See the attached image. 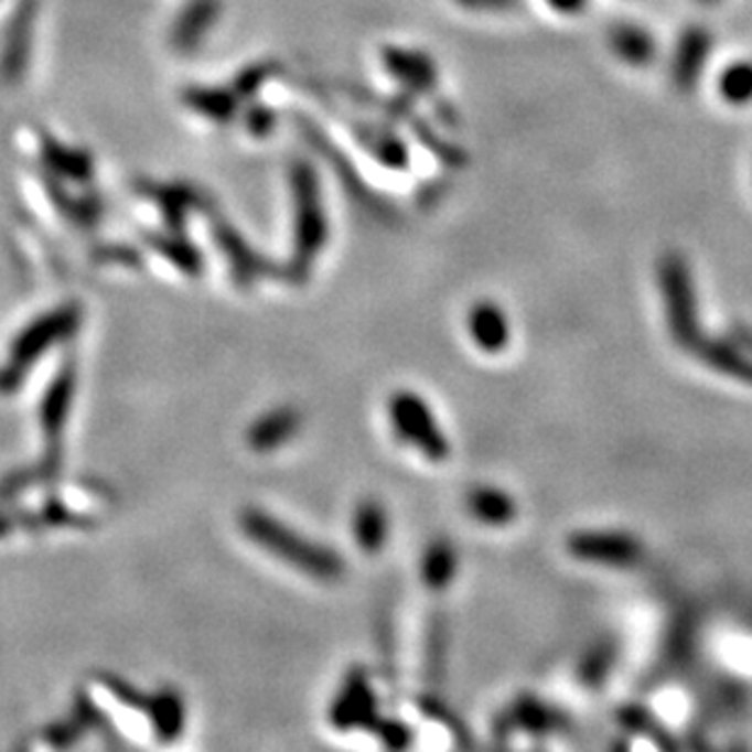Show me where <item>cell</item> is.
I'll use <instances>...</instances> for the list:
<instances>
[{"label": "cell", "mask_w": 752, "mask_h": 752, "mask_svg": "<svg viewBox=\"0 0 752 752\" xmlns=\"http://www.w3.org/2000/svg\"><path fill=\"white\" fill-rule=\"evenodd\" d=\"M378 719V701L363 673H354L341 687L332 707V723L344 731L354 728H373Z\"/></svg>", "instance_id": "7"}, {"label": "cell", "mask_w": 752, "mask_h": 752, "mask_svg": "<svg viewBox=\"0 0 752 752\" xmlns=\"http://www.w3.org/2000/svg\"><path fill=\"white\" fill-rule=\"evenodd\" d=\"M468 332L473 336L475 346L485 354H499V351L507 348L512 329L509 320L499 304L483 300L477 302L473 310L468 314Z\"/></svg>", "instance_id": "9"}, {"label": "cell", "mask_w": 752, "mask_h": 752, "mask_svg": "<svg viewBox=\"0 0 752 752\" xmlns=\"http://www.w3.org/2000/svg\"><path fill=\"white\" fill-rule=\"evenodd\" d=\"M390 419L397 437L427 455L429 461L441 463L451 453V443L439 429L431 407L412 390H399L390 397Z\"/></svg>", "instance_id": "4"}, {"label": "cell", "mask_w": 752, "mask_h": 752, "mask_svg": "<svg viewBox=\"0 0 752 752\" xmlns=\"http://www.w3.org/2000/svg\"><path fill=\"white\" fill-rule=\"evenodd\" d=\"M458 570V556L451 540L439 538L429 544L421 558V580H425L431 590H445L455 578Z\"/></svg>", "instance_id": "17"}, {"label": "cell", "mask_w": 752, "mask_h": 752, "mask_svg": "<svg viewBox=\"0 0 752 752\" xmlns=\"http://www.w3.org/2000/svg\"><path fill=\"white\" fill-rule=\"evenodd\" d=\"M354 534L356 544L366 554H378V550L387 544V534H390V522H387V512L378 499H363L354 514Z\"/></svg>", "instance_id": "15"}, {"label": "cell", "mask_w": 752, "mask_h": 752, "mask_svg": "<svg viewBox=\"0 0 752 752\" xmlns=\"http://www.w3.org/2000/svg\"><path fill=\"white\" fill-rule=\"evenodd\" d=\"M76 324H78V310L64 308V310H56L52 314L42 316L40 322H34L30 329H25L13 346V358H10V366L3 373V385L15 387L20 375L25 373L30 363L34 358H40L46 348L56 344V341H62L64 336L72 334Z\"/></svg>", "instance_id": "5"}, {"label": "cell", "mask_w": 752, "mask_h": 752, "mask_svg": "<svg viewBox=\"0 0 752 752\" xmlns=\"http://www.w3.org/2000/svg\"><path fill=\"white\" fill-rule=\"evenodd\" d=\"M300 425H302V417H300L298 409H292V407L273 409V412L264 415L249 429V433H246V439L249 441L246 443H249L251 449L258 453L276 451L278 445H283L286 441L296 437Z\"/></svg>", "instance_id": "12"}, {"label": "cell", "mask_w": 752, "mask_h": 752, "mask_svg": "<svg viewBox=\"0 0 752 752\" xmlns=\"http://www.w3.org/2000/svg\"><path fill=\"white\" fill-rule=\"evenodd\" d=\"M458 3L473 10H509L519 3V0H458Z\"/></svg>", "instance_id": "23"}, {"label": "cell", "mask_w": 752, "mask_h": 752, "mask_svg": "<svg viewBox=\"0 0 752 752\" xmlns=\"http://www.w3.org/2000/svg\"><path fill=\"white\" fill-rule=\"evenodd\" d=\"M375 728L380 731V738L385 740L390 748H402L409 745V740H412V733H409V728L399 721H385V723H375Z\"/></svg>", "instance_id": "22"}, {"label": "cell", "mask_w": 752, "mask_h": 752, "mask_svg": "<svg viewBox=\"0 0 752 752\" xmlns=\"http://www.w3.org/2000/svg\"><path fill=\"white\" fill-rule=\"evenodd\" d=\"M701 3H709L711 6V3H719V0H701Z\"/></svg>", "instance_id": "25"}, {"label": "cell", "mask_w": 752, "mask_h": 752, "mask_svg": "<svg viewBox=\"0 0 752 752\" xmlns=\"http://www.w3.org/2000/svg\"><path fill=\"white\" fill-rule=\"evenodd\" d=\"M609 46L621 62H626L631 66H648L657 54L653 34L641 25H633V22H619V25L611 28Z\"/></svg>", "instance_id": "13"}, {"label": "cell", "mask_w": 752, "mask_h": 752, "mask_svg": "<svg viewBox=\"0 0 752 752\" xmlns=\"http://www.w3.org/2000/svg\"><path fill=\"white\" fill-rule=\"evenodd\" d=\"M383 64L387 74L409 90H429L437 84V66L431 56L415 50H385Z\"/></svg>", "instance_id": "11"}, {"label": "cell", "mask_w": 752, "mask_h": 752, "mask_svg": "<svg viewBox=\"0 0 752 752\" xmlns=\"http://www.w3.org/2000/svg\"><path fill=\"white\" fill-rule=\"evenodd\" d=\"M657 276H660L669 334L677 341V346L691 351L703 334L699 326V308L689 264L681 254L669 251L663 256Z\"/></svg>", "instance_id": "2"}, {"label": "cell", "mask_w": 752, "mask_h": 752, "mask_svg": "<svg viewBox=\"0 0 752 752\" xmlns=\"http://www.w3.org/2000/svg\"><path fill=\"white\" fill-rule=\"evenodd\" d=\"M519 716H522V723H526L528 728H540V731L558 721L554 711H548L544 703H538L534 699H526L519 703Z\"/></svg>", "instance_id": "21"}, {"label": "cell", "mask_w": 752, "mask_h": 752, "mask_svg": "<svg viewBox=\"0 0 752 752\" xmlns=\"http://www.w3.org/2000/svg\"><path fill=\"white\" fill-rule=\"evenodd\" d=\"M241 528L254 544L270 550L280 560L290 562L292 568L312 574L316 580L334 582L344 574V562L324 546H316L312 540H304L292 528L276 522L273 516H268L258 509H244L241 512Z\"/></svg>", "instance_id": "1"}, {"label": "cell", "mask_w": 752, "mask_h": 752, "mask_svg": "<svg viewBox=\"0 0 752 752\" xmlns=\"http://www.w3.org/2000/svg\"><path fill=\"white\" fill-rule=\"evenodd\" d=\"M292 193H296V268L304 270L310 268L312 258L322 251L329 237L320 183L304 163H298L292 171Z\"/></svg>", "instance_id": "3"}, {"label": "cell", "mask_w": 752, "mask_h": 752, "mask_svg": "<svg viewBox=\"0 0 752 752\" xmlns=\"http://www.w3.org/2000/svg\"><path fill=\"white\" fill-rule=\"evenodd\" d=\"M72 390H74V375H72V370H64L54 380V385L50 387V393H46V397H44L42 427H44L46 437L54 439V441H56V437L64 429V421H66V415H68V399H72Z\"/></svg>", "instance_id": "18"}, {"label": "cell", "mask_w": 752, "mask_h": 752, "mask_svg": "<svg viewBox=\"0 0 752 752\" xmlns=\"http://www.w3.org/2000/svg\"><path fill=\"white\" fill-rule=\"evenodd\" d=\"M711 32L707 28H687L681 32V37L675 46L673 56V84L681 90L689 93L699 84L703 64L711 54Z\"/></svg>", "instance_id": "8"}, {"label": "cell", "mask_w": 752, "mask_h": 752, "mask_svg": "<svg viewBox=\"0 0 752 752\" xmlns=\"http://www.w3.org/2000/svg\"><path fill=\"white\" fill-rule=\"evenodd\" d=\"M568 550L592 566L631 568L643 558V546L626 531H578L568 538Z\"/></svg>", "instance_id": "6"}, {"label": "cell", "mask_w": 752, "mask_h": 752, "mask_svg": "<svg viewBox=\"0 0 752 752\" xmlns=\"http://www.w3.org/2000/svg\"><path fill=\"white\" fill-rule=\"evenodd\" d=\"M468 509L480 524L507 526L516 516V502L509 492L492 485H480L468 495Z\"/></svg>", "instance_id": "14"}, {"label": "cell", "mask_w": 752, "mask_h": 752, "mask_svg": "<svg viewBox=\"0 0 752 752\" xmlns=\"http://www.w3.org/2000/svg\"><path fill=\"white\" fill-rule=\"evenodd\" d=\"M691 351H695L709 368L728 375V378L752 385V358L738 344H731V341L726 339L701 336Z\"/></svg>", "instance_id": "10"}, {"label": "cell", "mask_w": 752, "mask_h": 752, "mask_svg": "<svg viewBox=\"0 0 752 752\" xmlns=\"http://www.w3.org/2000/svg\"><path fill=\"white\" fill-rule=\"evenodd\" d=\"M147 713L151 723H154L157 735L169 743L175 735L181 733L185 713H183V699L179 697V691L163 689L157 697L147 699Z\"/></svg>", "instance_id": "16"}, {"label": "cell", "mask_w": 752, "mask_h": 752, "mask_svg": "<svg viewBox=\"0 0 752 752\" xmlns=\"http://www.w3.org/2000/svg\"><path fill=\"white\" fill-rule=\"evenodd\" d=\"M548 6L562 15H578L584 10L587 0H548Z\"/></svg>", "instance_id": "24"}, {"label": "cell", "mask_w": 752, "mask_h": 752, "mask_svg": "<svg viewBox=\"0 0 752 752\" xmlns=\"http://www.w3.org/2000/svg\"><path fill=\"white\" fill-rule=\"evenodd\" d=\"M719 90L723 100L733 105H745L752 100V62H735L726 66L719 78Z\"/></svg>", "instance_id": "19"}, {"label": "cell", "mask_w": 752, "mask_h": 752, "mask_svg": "<svg viewBox=\"0 0 752 752\" xmlns=\"http://www.w3.org/2000/svg\"><path fill=\"white\" fill-rule=\"evenodd\" d=\"M363 144H368L370 151L375 154V159L387 163V166L399 169L407 163V149L402 147V142L390 132H385V129H378V132H366L363 137Z\"/></svg>", "instance_id": "20"}]
</instances>
